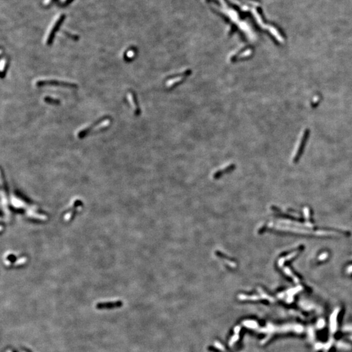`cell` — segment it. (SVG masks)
I'll list each match as a JSON object with an SVG mask.
<instances>
[{"mask_svg":"<svg viewBox=\"0 0 352 352\" xmlns=\"http://www.w3.org/2000/svg\"><path fill=\"white\" fill-rule=\"evenodd\" d=\"M45 101L48 104H51V105H58L60 104V101L56 99H54L50 97V96H46L45 98Z\"/></svg>","mask_w":352,"mask_h":352,"instance_id":"obj_3","label":"cell"},{"mask_svg":"<svg viewBox=\"0 0 352 352\" xmlns=\"http://www.w3.org/2000/svg\"><path fill=\"white\" fill-rule=\"evenodd\" d=\"M107 117H102L101 119L95 121L94 123H93L92 125H91L89 127H87L86 129L80 131L79 133L78 134V137L79 138H84L85 136H86L89 133L91 132V131L93 130V129H95V127L96 126L99 125L100 124L102 123V122H104L106 120H107L108 119V118H107Z\"/></svg>","mask_w":352,"mask_h":352,"instance_id":"obj_2","label":"cell"},{"mask_svg":"<svg viewBox=\"0 0 352 352\" xmlns=\"http://www.w3.org/2000/svg\"><path fill=\"white\" fill-rule=\"evenodd\" d=\"M36 86L38 87H44L46 86H57L67 88H77V85L71 82H67L56 80H39L36 83Z\"/></svg>","mask_w":352,"mask_h":352,"instance_id":"obj_1","label":"cell"}]
</instances>
